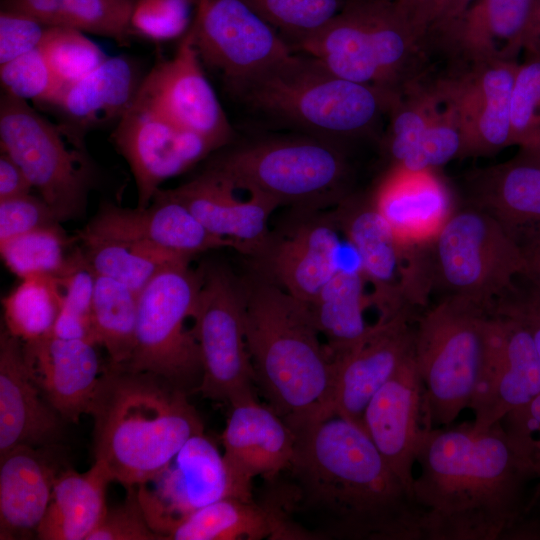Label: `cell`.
Segmentation results:
<instances>
[{
  "instance_id": "1",
  "label": "cell",
  "mask_w": 540,
  "mask_h": 540,
  "mask_svg": "<svg viewBox=\"0 0 540 540\" xmlns=\"http://www.w3.org/2000/svg\"><path fill=\"white\" fill-rule=\"evenodd\" d=\"M295 435L290 482L270 504L286 519L305 517L317 538L424 539L411 490L362 427L331 415Z\"/></svg>"
},
{
  "instance_id": "2",
  "label": "cell",
  "mask_w": 540,
  "mask_h": 540,
  "mask_svg": "<svg viewBox=\"0 0 540 540\" xmlns=\"http://www.w3.org/2000/svg\"><path fill=\"white\" fill-rule=\"evenodd\" d=\"M416 463L412 491L424 539H507L531 505L533 480L501 421L481 431L471 423L433 428Z\"/></svg>"
},
{
  "instance_id": "3",
  "label": "cell",
  "mask_w": 540,
  "mask_h": 540,
  "mask_svg": "<svg viewBox=\"0 0 540 540\" xmlns=\"http://www.w3.org/2000/svg\"><path fill=\"white\" fill-rule=\"evenodd\" d=\"M94 461L125 488L152 481L203 423L186 390L149 372L103 368L89 408Z\"/></svg>"
},
{
  "instance_id": "4",
  "label": "cell",
  "mask_w": 540,
  "mask_h": 540,
  "mask_svg": "<svg viewBox=\"0 0 540 540\" xmlns=\"http://www.w3.org/2000/svg\"><path fill=\"white\" fill-rule=\"evenodd\" d=\"M256 383L294 433L330 415L333 362L306 303L265 273L240 281Z\"/></svg>"
},
{
  "instance_id": "5",
  "label": "cell",
  "mask_w": 540,
  "mask_h": 540,
  "mask_svg": "<svg viewBox=\"0 0 540 540\" xmlns=\"http://www.w3.org/2000/svg\"><path fill=\"white\" fill-rule=\"evenodd\" d=\"M227 89L277 124L337 141L376 137L399 93L339 77L294 52Z\"/></svg>"
},
{
  "instance_id": "6",
  "label": "cell",
  "mask_w": 540,
  "mask_h": 540,
  "mask_svg": "<svg viewBox=\"0 0 540 540\" xmlns=\"http://www.w3.org/2000/svg\"><path fill=\"white\" fill-rule=\"evenodd\" d=\"M335 75L401 92L429 63L415 28L394 0H346L322 29L292 47Z\"/></svg>"
},
{
  "instance_id": "7",
  "label": "cell",
  "mask_w": 540,
  "mask_h": 540,
  "mask_svg": "<svg viewBox=\"0 0 540 540\" xmlns=\"http://www.w3.org/2000/svg\"><path fill=\"white\" fill-rule=\"evenodd\" d=\"M340 142L309 134L262 138L222 153L207 169L236 190L319 211L349 196L351 166Z\"/></svg>"
},
{
  "instance_id": "8",
  "label": "cell",
  "mask_w": 540,
  "mask_h": 540,
  "mask_svg": "<svg viewBox=\"0 0 540 540\" xmlns=\"http://www.w3.org/2000/svg\"><path fill=\"white\" fill-rule=\"evenodd\" d=\"M492 306L441 300L416 316L415 360L434 428L449 426L469 408L482 370Z\"/></svg>"
},
{
  "instance_id": "9",
  "label": "cell",
  "mask_w": 540,
  "mask_h": 540,
  "mask_svg": "<svg viewBox=\"0 0 540 540\" xmlns=\"http://www.w3.org/2000/svg\"><path fill=\"white\" fill-rule=\"evenodd\" d=\"M0 144L59 222L85 213L93 170L82 132L66 122H50L27 101L3 92Z\"/></svg>"
},
{
  "instance_id": "10",
  "label": "cell",
  "mask_w": 540,
  "mask_h": 540,
  "mask_svg": "<svg viewBox=\"0 0 540 540\" xmlns=\"http://www.w3.org/2000/svg\"><path fill=\"white\" fill-rule=\"evenodd\" d=\"M428 289L492 306L525 271L520 247L490 214L465 204L456 208L422 249Z\"/></svg>"
},
{
  "instance_id": "11",
  "label": "cell",
  "mask_w": 540,
  "mask_h": 540,
  "mask_svg": "<svg viewBox=\"0 0 540 540\" xmlns=\"http://www.w3.org/2000/svg\"><path fill=\"white\" fill-rule=\"evenodd\" d=\"M190 261H176L163 267L138 294L132 371L161 376L186 390H196L202 378L198 342L192 319L202 284V268L193 270ZM119 366V365H118Z\"/></svg>"
},
{
  "instance_id": "12",
  "label": "cell",
  "mask_w": 540,
  "mask_h": 540,
  "mask_svg": "<svg viewBox=\"0 0 540 540\" xmlns=\"http://www.w3.org/2000/svg\"><path fill=\"white\" fill-rule=\"evenodd\" d=\"M192 320L202 364L195 391L229 404L253 395L256 378L246 342L240 281L220 266L203 267Z\"/></svg>"
},
{
  "instance_id": "13",
  "label": "cell",
  "mask_w": 540,
  "mask_h": 540,
  "mask_svg": "<svg viewBox=\"0 0 540 540\" xmlns=\"http://www.w3.org/2000/svg\"><path fill=\"white\" fill-rule=\"evenodd\" d=\"M429 76L450 103L462 136L460 158L492 155L512 145L511 97L518 61L445 56Z\"/></svg>"
},
{
  "instance_id": "14",
  "label": "cell",
  "mask_w": 540,
  "mask_h": 540,
  "mask_svg": "<svg viewBox=\"0 0 540 540\" xmlns=\"http://www.w3.org/2000/svg\"><path fill=\"white\" fill-rule=\"evenodd\" d=\"M188 32L201 62L219 72L226 87L293 53L243 0H198Z\"/></svg>"
},
{
  "instance_id": "15",
  "label": "cell",
  "mask_w": 540,
  "mask_h": 540,
  "mask_svg": "<svg viewBox=\"0 0 540 540\" xmlns=\"http://www.w3.org/2000/svg\"><path fill=\"white\" fill-rule=\"evenodd\" d=\"M111 141L133 174L139 208L150 205L165 180L218 149L206 138L136 101L116 124Z\"/></svg>"
},
{
  "instance_id": "16",
  "label": "cell",
  "mask_w": 540,
  "mask_h": 540,
  "mask_svg": "<svg viewBox=\"0 0 540 540\" xmlns=\"http://www.w3.org/2000/svg\"><path fill=\"white\" fill-rule=\"evenodd\" d=\"M540 394V357L528 330L492 308L482 370L469 408L474 431L500 422Z\"/></svg>"
},
{
  "instance_id": "17",
  "label": "cell",
  "mask_w": 540,
  "mask_h": 540,
  "mask_svg": "<svg viewBox=\"0 0 540 540\" xmlns=\"http://www.w3.org/2000/svg\"><path fill=\"white\" fill-rule=\"evenodd\" d=\"M76 237L80 241L146 244L188 259L224 247L239 251L236 242L209 232L187 207L162 189L145 208L103 203Z\"/></svg>"
},
{
  "instance_id": "18",
  "label": "cell",
  "mask_w": 540,
  "mask_h": 540,
  "mask_svg": "<svg viewBox=\"0 0 540 540\" xmlns=\"http://www.w3.org/2000/svg\"><path fill=\"white\" fill-rule=\"evenodd\" d=\"M135 101L206 138L218 149L233 136L188 30L174 57L158 62L144 76Z\"/></svg>"
},
{
  "instance_id": "19",
  "label": "cell",
  "mask_w": 540,
  "mask_h": 540,
  "mask_svg": "<svg viewBox=\"0 0 540 540\" xmlns=\"http://www.w3.org/2000/svg\"><path fill=\"white\" fill-rule=\"evenodd\" d=\"M150 527L226 497L247 498L235 483L217 445L204 432L192 436L149 483L137 486Z\"/></svg>"
},
{
  "instance_id": "20",
  "label": "cell",
  "mask_w": 540,
  "mask_h": 540,
  "mask_svg": "<svg viewBox=\"0 0 540 540\" xmlns=\"http://www.w3.org/2000/svg\"><path fill=\"white\" fill-rule=\"evenodd\" d=\"M363 428L413 494L416 455L434 428L415 352L371 398L363 415Z\"/></svg>"
},
{
  "instance_id": "21",
  "label": "cell",
  "mask_w": 540,
  "mask_h": 540,
  "mask_svg": "<svg viewBox=\"0 0 540 540\" xmlns=\"http://www.w3.org/2000/svg\"><path fill=\"white\" fill-rule=\"evenodd\" d=\"M415 320L411 311L378 319L359 345L333 361L330 415L363 428L371 398L415 352Z\"/></svg>"
},
{
  "instance_id": "22",
  "label": "cell",
  "mask_w": 540,
  "mask_h": 540,
  "mask_svg": "<svg viewBox=\"0 0 540 540\" xmlns=\"http://www.w3.org/2000/svg\"><path fill=\"white\" fill-rule=\"evenodd\" d=\"M230 407L220 437L223 457L238 488L253 499L255 477L274 481L288 469L296 435L270 406L260 404L254 394L233 401Z\"/></svg>"
},
{
  "instance_id": "23",
  "label": "cell",
  "mask_w": 540,
  "mask_h": 540,
  "mask_svg": "<svg viewBox=\"0 0 540 540\" xmlns=\"http://www.w3.org/2000/svg\"><path fill=\"white\" fill-rule=\"evenodd\" d=\"M329 216L358 255L359 268L373 287L369 298L379 311L378 319L412 311L404 298V254L372 199L349 195Z\"/></svg>"
},
{
  "instance_id": "24",
  "label": "cell",
  "mask_w": 540,
  "mask_h": 540,
  "mask_svg": "<svg viewBox=\"0 0 540 540\" xmlns=\"http://www.w3.org/2000/svg\"><path fill=\"white\" fill-rule=\"evenodd\" d=\"M281 237L270 238L258 259L264 271L285 291L308 304L341 268L338 229L329 215L304 212Z\"/></svg>"
},
{
  "instance_id": "25",
  "label": "cell",
  "mask_w": 540,
  "mask_h": 540,
  "mask_svg": "<svg viewBox=\"0 0 540 540\" xmlns=\"http://www.w3.org/2000/svg\"><path fill=\"white\" fill-rule=\"evenodd\" d=\"M63 422L32 377L23 341L5 328L0 334V455L22 445L55 446Z\"/></svg>"
},
{
  "instance_id": "26",
  "label": "cell",
  "mask_w": 540,
  "mask_h": 540,
  "mask_svg": "<svg viewBox=\"0 0 540 540\" xmlns=\"http://www.w3.org/2000/svg\"><path fill=\"white\" fill-rule=\"evenodd\" d=\"M235 190L207 168L192 180L168 189L209 232L233 240L240 252L259 259L271 238L269 217L279 204L258 193H248V199L241 200L234 195Z\"/></svg>"
},
{
  "instance_id": "27",
  "label": "cell",
  "mask_w": 540,
  "mask_h": 540,
  "mask_svg": "<svg viewBox=\"0 0 540 540\" xmlns=\"http://www.w3.org/2000/svg\"><path fill=\"white\" fill-rule=\"evenodd\" d=\"M371 199L402 251L428 245L456 209L433 170L390 167Z\"/></svg>"
},
{
  "instance_id": "28",
  "label": "cell",
  "mask_w": 540,
  "mask_h": 540,
  "mask_svg": "<svg viewBox=\"0 0 540 540\" xmlns=\"http://www.w3.org/2000/svg\"><path fill=\"white\" fill-rule=\"evenodd\" d=\"M24 343L26 361L45 399L65 422L89 408L103 371L94 342L54 335Z\"/></svg>"
},
{
  "instance_id": "29",
  "label": "cell",
  "mask_w": 540,
  "mask_h": 540,
  "mask_svg": "<svg viewBox=\"0 0 540 540\" xmlns=\"http://www.w3.org/2000/svg\"><path fill=\"white\" fill-rule=\"evenodd\" d=\"M467 205L494 217L520 249L540 238V164L519 156L473 171Z\"/></svg>"
},
{
  "instance_id": "30",
  "label": "cell",
  "mask_w": 540,
  "mask_h": 540,
  "mask_svg": "<svg viewBox=\"0 0 540 540\" xmlns=\"http://www.w3.org/2000/svg\"><path fill=\"white\" fill-rule=\"evenodd\" d=\"M535 0H477L448 31L431 38L433 52L467 59L518 61Z\"/></svg>"
},
{
  "instance_id": "31",
  "label": "cell",
  "mask_w": 540,
  "mask_h": 540,
  "mask_svg": "<svg viewBox=\"0 0 540 540\" xmlns=\"http://www.w3.org/2000/svg\"><path fill=\"white\" fill-rule=\"evenodd\" d=\"M161 540L305 539L303 531L270 505L226 497L152 528Z\"/></svg>"
},
{
  "instance_id": "32",
  "label": "cell",
  "mask_w": 540,
  "mask_h": 540,
  "mask_svg": "<svg viewBox=\"0 0 540 540\" xmlns=\"http://www.w3.org/2000/svg\"><path fill=\"white\" fill-rule=\"evenodd\" d=\"M47 447L22 445L0 455V539L36 537L58 469Z\"/></svg>"
},
{
  "instance_id": "33",
  "label": "cell",
  "mask_w": 540,
  "mask_h": 540,
  "mask_svg": "<svg viewBox=\"0 0 540 540\" xmlns=\"http://www.w3.org/2000/svg\"><path fill=\"white\" fill-rule=\"evenodd\" d=\"M138 65L121 55L67 87L54 105L80 132L119 122L134 103L143 80Z\"/></svg>"
},
{
  "instance_id": "34",
  "label": "cell",
  "mask_w": 540,
  "mask_h": 540,
  "mask_svg": "<svg viewBox=\"0 0 540 540\" xmlns=\"http://www.w3.org/2000/svg\"><path fill=\"white\" fill-rule=\"evenodd\" d=\"M110 482L108 470L97 461L82 473L70 468L59 471L36 538L87 540L108 509L106 490Z\"/></svg>"
},
{
  "instance_id": "35",
  "label": "cell",
  "mask_w": 540,
  "mask_h": 540,
  "mask_svg": "<svg viewBox=\"0 0 540 540\" xmlns=\"http://www.w3.org/2000/svg\"><path fill=\"white\" fill-rule=\"evenodd\" d=\"M365 281L360 268L341 266L307 304L320 335L326 338L325 347L332 361L353 350L371 329L364 317L370 304L364 293Z\"/></svg>"
},
{
  "instance_id": "36",
  "label": "cell",
  "mask_w": 540,
  "mask_h": 540,
  "mask_svg": "<svg viewBox=\"0 0 540 540\" xmlns=\"http://www.w3.org/2000/svg\"><path fill=\"white\" fill-rule=\"evenodd\" d=\"M1 10L27 14L46 26L69 27L127 45L132 5L112 0H1Z\"/></svg>"
},
{
  "instance_id": "37",
  "label": "cell",
  "mask_w": 540,
  "mask_h": 540,
  "mask_svg": "<svg viewBox=\"0 0 540 540\" xmlns=\"http://www.w3.org/2000/svg\"><path fill=\"white\" fill-rule=\"evenodd\" d=\"M138 294L111 278L96 275L91 327L95 344L105 348L109 363L126 365L135 346Z\"/></svg>"
},
{
  "instance_id": "38",
  "label": "cell",
  "mask_w": 540,
  "mask_h": 540,
  "mask_svg": "<svg viewBox=\"0 0 540 540\" xmlns=\"http://www.w3.org/2000/svg\"><path fill=\"white\" fill-rule=\"evenodd\" d=\"M62 304V288L55 277L35 275L2 299L6 329L21 341L34 342L53 334Z\"/></svg>"
},
{
  "instance_id": "39",
  "label": "cell",
  "mask_w": 540,
  "mask_h": 540,
  "mask_svg": "<svg viewBox=\"0 0 540 540\" xmlns=\"http://www.w3.org/2000/svg\"><path fill=\"white\" fill-rule=\"evenodd\" d=\"M84 256L96 275L124 284L137 294L165 266L190 261L154 246L117 241H81Z\"/></svg>"
},
{
  "instance_id": "40",
  "label": "cell",
  "mask_w": 540,
  "mask_h": 540,
  "mask_svg": "<svg viewBox=\"0 0 540 540\" xmlns=\"http://www.w3.org/2000/svg\"><path fill=\"white\" fill-rule=\"evenodd\" d=\"M77 237H69L62 226L26 233L0 243L5 265L24 279L44 275L59 278L66 270Z\"/></svg>"
},
{
  "instance_id": "41",
  "label": "cell",
  "mask_w": 540,
  "mask_h": 540,
  "mask_svg": "<svg viewBox=\"0 0 540 540\" xmlns=\"http://www.w3.org/2000/svg\"><path fill=\"white\" fill-rule=\"evenodd\" d=\"M57 279L62 288V304L52 335L94 342L91 312L96 274L82 248H75L66 270Z\"/></svg>"
},
{
  "instance_id": "42",
  "label": "cell",
  "mask_w": 540,
  "mask_h": 540,
  "mask_svg": "<svg viewBox=\"0 0 540 540\" xmlns=\"http://www.w3.org/2000/svg\"><path fill=\"white\" fill-rule=\"evenodd\" d=\"M243 1L274 29H278L291 48L327 25L346 2V0Z\"/></svg>"
},
{
  "instance_id": "43",
  "label": "cell",
  "mask_w": 540,
  "mask_h": 540,
  "mask_svg": "<svg viewBox=\"0 0 540 540\" xmlns=\"http://www.w3.org/2000/svg\"><path fill=\"white\" fill-rule=\"evenodd\" d=\"M39 48L64 89L108 58L82 31L69 27L47 26Z\"/></svg>"
},
{
  "instance_id": "44",
  "label": "cell",
  "mask_w": 540,
  "mask_h": 540,
  "mask_svg": "<svg viewBox=\"0 0 540 540\" xmlns=\"http://www.w3.org/2000/svg\"><path fill=\"white\" fill-rule=\"evenodd\" d=\"M0 81L9 95L53 106L65 90L39 46L1 64Z\"/></svg>"
},
{
  "instance_id": "45",
  "label": "cell",
  "mask_w": 540,
  "mask_h": 540,
  "mask_svg": "<svg viewBox=\"0 0 540 540\" xmlns=\"http://www.w3.org/2000/svg\"><path fill=\"white\" fill-rule=\"evenodd\" d=\"M511 97L512 145H522L540 132V50L524 49Z\"/></svg>"
},
{
  "instance_id": "46",
  "label": "cell",
  "mask_w": 540,
  "mask_h": 540,
  "mask_svg": "<svg viewBox=\"0 0 540 540\" xmlns=\"http://www.w3.org/2000/svg\"><path fill=\"white\" fill-rule=\"evenodd\" d=\"M198 0H137L130 26L133 34L154 41L177 38L189 29L190 9Z\"/></svg>"
},
{
  "instance_id": "47",
  "label": "cell",
  "mask_w": 540,
  "mask_h": 540,
  "mask_svg": "<svg viewBox=\"0 0 540 540\" xmlns=\"http://www.w3.org/2000/svg\"><path fill=\"white\" fill-rule=\"evenodd\" d=\"M501 423L540 496V394L508 413Z\"/></svg>"
},
{
  "instance_id": "48",
  "label": "cell",
  "mask_w": 540,
  "mask_h": 540,
  "mask_svg": "<svg viewBox=\"0 0 540 540\" xmlns=\"http://www.w3.org/2000/svg\"><path fill=\"white\" fill-rule=\"evenodd\" d=\"M87 540H161L150 527L142 510L137 486L126 488V498L118 507L108 508Z\"/></svg>"
},
{
  "instance_id": "49",
  "label": "cell",
  "mask_w": 540,
  "mask_h": 540,
  "mask_svg": "<svg viewBox=\"0 0 540 540\" xmlns=\"http://www.w3.org/2000/svg\"><path fill=\"white\" fill-rule=\"evenodd\" d=\"M58 226L61 222L41 197L29 193L0 201V243Z\"/></svg>"
},
{
  "instance_id": "50",
  "label": "cell",
  "mask_w": 540,
  "mask_h": 540,
  "mask_svg": "<svg viewBox=\"0 0 540 540\" xmlns=\"http://www.w3.org/2000/svg\"><path fill=\"white\" fill-rule=\"evenodd\" d=\"M492 308L515 318L528 330L540 357V290L535 284L521 273Z\"/></svg>"
},
{
  "instance_id": "51",
  "label": "cell",
  "mask_w": 540,
  "mask_h": 540,
  "mask_svg": "<svg viewBox=\"0 0 540 540\" xmlns=\"http://www.w3.org/2000/svg\"><path fill=\"white\" fill-rule=\"evenodd\" d=\"M47 26L16 11H0V65L37 48Z\"/></svg>"
},
{
  "instance_id": "52",
  "label": "cell",
  "mask_w": 540,
  "mask_h": 540,
  "mask_svg": "<svg viewBox=\"0 0 540 540\" xmlns=\"http://www.w3.org/2000/svg\"><path fill=\"white\" fill-rule=\"evenodd\" d=\"M421 40L440 14L446 0H394Z\"/></svg>"
},
{
  "instance_id": "53",
  "label": "cell",
  "mask_w": 540,
  "mask_h": 540,
  "mask_svg": "<svg viewBox=\"0 0 540 540\" xmlns=\"http://www.w3.org/2000/svg\"><path fill=\"white\" fill-rule=\"evenodd\" d=\"M33 188L22 168L6 153L0 156V201L29 194Z\"/></svg>"
},
{
  "instance_id": "54",
  "label": "cell",
  "mask_w": 540,
  "mask_h": 540,
  "mask_svg": "<svg viewBox=\"0 0 540 540\" xmlns=\"http://www.w3.org/2000/svg\"><path fill=\"white\" fill-rule=\"evenodd\" d=\"M472 0H446L440 14L425 35H438L454 26L469 8Z\"/></svg>"
},
{
  "instance_id": "55",
  "label": "cell",
  "mask_w": 540,
  "mask_h": 540,
  "mask_svg": "<svg viewBox=\"0 0 540 540\" xmlns=\"http://www.w3.org/2000/svg\"><path fill=\"white\" fill-rule=\"evenodd\" d=\"M525 271L523 272L540 290V238H537L521 248Z\"/></svg>"
},
{
  "instance_id": "56",
  "label": "cell",
  "mask_w": 540,
  "mask_h": 540,
  "mask_svg": "<svg viewBox=\"0 0 540 540\" xmlns=\"http://www.w3.org/2000/svg\"><path fill=\"white\" fill-rule=\"evenodd\" d=\"M524 49L540 50V0H535L525 36Z\"/></svg>"
},
{
  "instance_id": "57",
  "label": "cell",
  "mask_w": 540,
  "mask_h": 540,
  "mask_svg": "<svg viewBox=\"0 0 540 540\" xmlns=\"http://www.w3.org/2000/svg\"><path fill=\"white\" fill-rule=\"evenodd\" d=\"M519 147V156L540 164V132Z\"/></svg>"
},
{
  "instance_id": "58",
  "label": "cell",
  "mask_w": 540,
  "mask_h": 540,
  "mask_svg": "<svg viewBox=\"0 0 540 540\" xmlns=\"http://www.w3.org/2000/svg\"><path fill=\"white\" fill-rule=\"evenodd\" d=\"M112 1L134 6L137 0H112Z\"/></svg>"
}]
</instances>
